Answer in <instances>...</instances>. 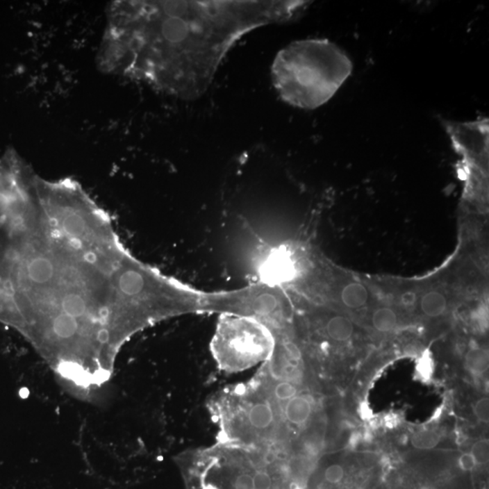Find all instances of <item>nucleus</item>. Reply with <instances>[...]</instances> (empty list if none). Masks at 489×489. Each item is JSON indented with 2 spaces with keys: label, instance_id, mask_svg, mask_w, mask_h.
Listing matches in <instances>:
<instances>
[{
  "label": "nucleus",
  "instance_id": "18",
  "mask_svg": "<svg viewBox=\"0 0 489 489\" xmlns=\"http://www.w3.org/2000/svg\"><path fill=\"white\" fill-rule=\"evenodd\" d=\"M345 476L344 467L338 464L331 465L324 471V479L330 484H338Z\"/></svg>",
  "mask_w": 489,
  "mask_h": 489
},
{
  "label": "nucleus",
  "instance_id": "17",
  "mask_svg": "<svg viewBox=\"0 0 489 489\" xmlns=\"http://www.w3.org/2000/svg\"><path fill=\"white\" fill-rule=\"evenodd\" d=\"M474 413L476 418L479 422L483 424H488L489 422V399L487 397H483L476 402L474 406Z\"/></svg>",
  "mask_w": 489,
  "mask_h": 489
},
{
  "label": "nucleus",
  "instance_id": "9",
  "mask_svg": "<svg viewBox=\"0 0 489 489\" xmlns=\"http://www.w3.org/2000/svg\"><path fill=\"white\" fill-rule=\"evenodd\" d=\"M326 332L330 339L335 342H347L354 333L353 322L342 315H335L327 321Z\"/></svg>",
  "mask_w": 489,
  "mask_h": 489
},
{
  "label": "nucleus",
  "instance_id": "2",
  "mask_svg": "<svg viewBox=\"0 0 489 489\" xmlns=\"http://www.w3.org/2000/svg\"><path fill=\"white\" fill-rule=\"evenodd\" d=\"M353 71L350 58L327 40L295 41L280 50L271 67L277 94L286 103L313 110L326 103Z\"/></svg>",
  "mask_w": 489,
  "mask_h": 489
},
{
  "label": "nucleus",
  "instance_id": "20",
  "mask_svg": "<svg viewBox=\"0 0 489 489\" xmlns=\"http://www.w3.org/2000/svg\"><path fill=\"white\" fill-rule=\"evenodd\" d=\"M417 296L415 292L406 291L399 297V303L405 307L413 306L416 303Z\"/></svg>",
  "mask_w": 489,
  "mask_h": 489
},
{
  "label": "nucleus",
  "instance_id": "13",
  "mask_svg": "<svg viewBox=\"0 0 489 489\" xmlns=\"http://www.w3.org/2000/svg\"><path fill=\"white\" fill-rule=\"evenodd\" d=\"M88 309V305L82 295L70 293L62 300V310L64 314L74 318L81 317Z\"/></svg>",
  "mask_w": 489,
  "mask_h": 489
},
{
  "label": "nucleus",
  "instance_id": "4",
  "mask_svg": "<svg viewBox=\"0 0 489 489\" xmlns=\"http://www.w3.org/2000/svg\"><path fill=\"white\" fill-rule=\"evenodd\" d=\"M247 420L250 427L255 431H267L275 420L272 405L265 399L252 402L247 410Z\"/></svg>",
  "mask_w": 489,
  "mask_h": 489
},
{
  "label": "nucleus",
  "instance_id": "8",
  "mask_svg": "<svg viewBox=\"0 0 489 489\" xmlns=\"http://www.w3.org/2000/svg\"><path fill=\"white\" fill-rule=\"evenodd\" d=\"M420 310L429 318H437L445 314L448 308V300L442 292L431 290L420 298Z\"/></svg>",
  "mask_w": 489,
  "mask_h": 489
},
{
  "label": "nucleus",
  "instance_id": "21",
  "mask_svg": "<svg viewBox=\"0 0 489 489\" xmlns=\"http://www.w3.org/2000/svg\"><path fill=\"white\" fill-rule=\"evenodd\" d=\"M109 339H110V333H109L108 330H106V329L99 330V332H98V333H97L98 342H101V344H106V342L109 341Z\"/></svg>",
  "mask_w": 489,
  "mask_h": 489
},
{
  "label": "nucleus",
  "instance_id": "19",
  "mask_svg": "<svg viewBox=\"0 0 489 489\" xmlns=\"http://www.w3.org/2000/svg\"><path fill=\"white\" fill-rule=\"evenodd\" d=\"M458 466L463 471H472L476 467L475 459L470 452L464 453L458 458Z\"/></svg>",
  "mask_w": 489,
  "mask_h": 489
},
{
  "label": "nucleus",
  "instance_id": "10",
  "mask_svg": "<svg viewBox=\"0 0 489 489\" xmlns=\"http://www.w3.org/2000/svg\"><path fill=\"white\" fill-rule=\"evenodd\" d=\"M488 354L485 349L471 347L465 356V367L473 376H481L488 372Z\"/></svg>",
  "mask_w": 489,
  "mask_h": 489
},
{
  "label": "nucleus",
  "instance_id": "11",
  "mask_svg": "<svg viewBox=\"0 0 489 489\" xmlns=\"http://www.w3.org/2000/svg\"><path fill=\"white\" fill-rule=\"evenodd\" d=\"M372 324L378 332L390 333L397 327L398 316L390 307H379L372 315Z\"/></svg>",
  "mask_w": 489,
  "mask_h": 489
},
{
  "label": "nucleus",
  "instance_id": "7",
  "mask_svg": "<svg viewBox=\"0 0 489 489\" xmlns=\"http://www.w3.org/2000/svg\"><path fill=\"white\" fill-rule=\"evenodd\" d=\"M368 289L362 283L351 282L345 285L340 292V299L342 305L350 309H359L368 303Z\"/></svg>",
  "mask_w": 489,
  "mask_h": 489
},
{
  "label": "nucleus",
  "instance_id": "1",
  "mask_svg": "<svg viewBox=\"0 0 489 489\" xmlns=\"http://www.w3.org/2000/svg\"><path fill=\"white\" fill-rule=\"evenodd\" d=\"M311 4L303 0L113 1L98 65L181 99L201 97L226 53L260 26L297 19Z\"/></svg>",
  "mask_w": 489,
  "mask_h": 489
},
{
  "label": "nucleus",
  "instance_id": "6",
  "mask_svg": "<svg viewBox=\"0 0 489 489\" xmlns=\"http://www.w3.org/2000/svg\"><path fill=\"white\" fill-rule=\"evenodd\" d=\"M26 275L35 285H46L55 276V265L47 256H38L26 264Z\"/></svg>",
  "mask_w": 489,
  "mask_h": 489
},
{
  "label": "nucleus",
  "instance_id": "16",
  "mask_svg": "<svg viewBox=\"0 0 489 489\" xmlns=\"http://www.w3.org/2000/svg\"><path fill=\"white\" fill-rule=\"evenodd\" d=\"M297 388L289 383V381H281L276 384L274 389V395L276 399L280 401H288L289 399L294 398L297 395Z\"/></svg>",
  "mask_w": 489,
  "mask_h": 489
},
{
  "label": "nucleus",
  "instance_id": "12",
  "mask_svg": "<svg viewBox=\"0 0 489 489\" xmlns=\"http://www.w3.org/2000/svg\"><path fill=\"white\" fill-rule=\"evenodd\" d=\"M442 434L436 429H422L411 436V444L417 449H432L440 442Z\"/></svg>",
  "mask_w": 489,
  "mask_h": 489
},
{
  "label": "nucleus",
  "instance_id": "14",
  "mask_svg": "<svg viewBox=\"0 0 489 489\" xmlns=\"http://www.w3.org/2000/svg\"><path fill=\"white\" fill-rule=\"evenodd\" d=\"M78 329L76 318L72 317L62 313L56 316L53 323V333L61 338H70L76 335Z\"/></svg>",
  "mask_w": 489,
  "mask_h": 489
},
{
  "label": "nucleus",
  "instance_id": "5",
  "mask_svg": "<svg viewBox=\"0 0 489 489\" xmlns=\"http://www.w3.org/2000/svg\"><path fill=\"white\" fill-rule=\"evenodd\" d=\"M313 401L307 395H297L289 399L285 407V416L288 422L297 426L306 424L313 413Z\"/></svg>",
  "mask_w": 489,
  "mask_h": 489
},
{
  "label": "nucleus",
  "instance_id": "3",
  "mask_svg": "<svg viewBox=\"0 0 489 489\" xmlns=\"http://www.w3.org/2000/svg\"><path fill=\"white\" fill-rule=\"evenodd\" d=\"M271 340L270 330L260 322L249 316L235 315L222 320L215 348L224 359H255L270 350Z\"/></svg>",
  "mask_w": 489,
  "mask_h": 489
},
{
  "label": "nucleus",
  "instance_id": "15",
  "mask_svg": "<svg viewBox=\"0 0 489 489\" xmlns=\"http://www.w3.org/2000/svg\"><path fill=\"white\" fill-rule=\"evenodd\" d=\"M476 465L487 464L489 459V442L487 440L476 441L470 450Z\"/></svg>",
  "mask_w": 489,
  "mask_h": 489
}]
</instances>
